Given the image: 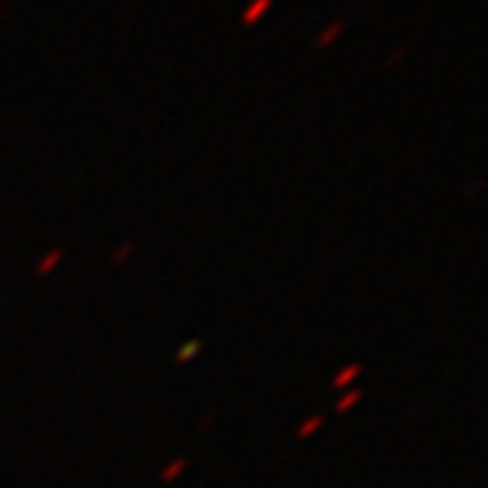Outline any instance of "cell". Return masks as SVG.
<instances>
[{"label":"cell","mask_w":488,"mask_h":488,"mask_svg":"<svg viewBox=\"0 0 488 488\" xmlns=\"http://www.w3.org/2000/svg\"><path fill=\"white\" fill-rule=\"evenodd\" d=\"M133 247H136L133 242H125L122 247H117V250L111 253V263H114V266H120V263H125V260H128V255L133 253Z\"/></svg>","instance_id":"9c48e42d"},{"label":"cell","mask_w":488,"mask_h":488,"mask_svg":"<svg viewBox=\"0 0 488 488\" xmlns=\"http://www.w3.org/2000/svg\"><path fill=\"white\" fill-rule=\"evenodd\" d=\"M407 54H410L407 44H396L391 52L382 57V71H393V68H399L407 60Z\"/></svg>","instance_id":"3957f363"},{"label":"cell","mask_w":488,"mask_h":488,"mask_svg":"<svg viewBox=\"0 0 488 488\" xmlns=\"http://www.w3.org/2000/svg\"><path fill=\"white\" fill-rule=\"evenodd\" d=\"M60 260H63V250H52V253H46L44 260L36 266V274H39V277H46L52 269H57V263H60Z\"/></svg>","instance_id":"277c9868"},{"label":"cell","mask_w":488,"mask_h":488,"mask_svg":"<svg viewBox=\"0 0 488 488\" xmlns=\"http://www.w3.org/2000/svg\"><path fill=\"white\" fill-rule=\"evenodd\" d=\"M345 30H347V22L345 19H334V22H328V25L315 36V52H325V49H331L334 44H337L342 36H345Z\"/></svg>","instance_id":"6da1fadb"},{"label":"cell","mask_w":488,"mask_h":488,"mask_svg":"<svg viewBox=\"0 0 488 488\" xmlns=\"http://www.w3.org/2000/svg\"><path fill=\"white\" fill-rule=\"evenodd\" d=\"M198 352H201V342H198V339H193V342H188V345H182V347H179V352H176V364H190Z\"/></svg>","instance_id":"5b68a950"},{"label":"cell","mask_w":488,"mask_h":488,"mask_svg":"<svg viewBox=\"0 0 488 488\" xmlns=\"http://www.w3.org/2000/svg\"><path fill=\"white\" fill-rule=\"evenodd\" d=\"M271 9H274V0H250V3L242 9V14H239V22H242L244 27H255L258 22L266 19V14H269Z\"/></svg>","instance_id":"7a4b0ae2"},{"label":"cell","mask_w":488,"mask_h":488,"mask_svg":"<svg viewBox=\"0 0 488 488\" xmlns=\"http://www.w3.org/2000/svg\"><path fill=\"white\" fill-rule=\"evenodd\" d=\"M185 469H188V461H185V459L171 461V464H168V467H166V469L161 472V480H163V483H171V480H174L176 474L185 472Z\"/></svg>","instance_id":"8992f818"},{"label":"cell","mask_w":488,"mask_h":488,"mask_svg":"<svg viewBox=\"0 0 488 488\" xmlns=\"http://www.w3.org/2000/svg\"><path fill=\"white\" fill-rule=\"evenodd\" d=\"M358 399H361V391H350L347 396H345V399H339V402H337V412H347V410H350V407L355 405Z\"/></svg>","instance_id":"30bf717a"},{"label":"cell","mask_w":488,"mask_h":488,"mask_svg":"<svg viewBox=\"0 0 488 488\" xmlns=\"http://www.w3.org/2000/svg\"><path fill=\"white\" fill-rule=\"evenodd\" d=\"M320 426H323V415H315V418H310V420H304V423H301V429H298V439H307V437H312V434L317 432V429H320Z\"/></svg>","instance_id":"52a82bcc"},{"label":"cell","mask_w":488,"mask_h":488,"mask_svg":"<svg viewBox=\"0 0 488 488\" xmlns=\"http://www.w3.org/2000/svg\"><path fill=\"white\" fill-rule=\"evenodd\" d=\"M358 375H361V366L350 364L347 369H345V372H342V375H337V377H334V388H345V385H347L352 377H358Z\"/></svg>","instance_id":"ba28073f"}]
</instances>
